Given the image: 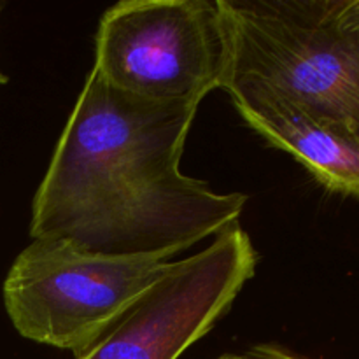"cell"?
<instances>
[{
    "label": "cell",
    "instance_id": "cell-3",
    "mask_svg": "<svg viewBox=\"0 0 359 359\" xmlns=\"http://www.w3.org/2000/svg\"><path fill=\"white\" fill-rule=\"evenodd\" d=\"M170 259L91 255L37 238L4 280V305L25 339L79 358L153 286Z\"/></svg>",
    "mask_w": 359,
    "mask_h": 359
},
{
    "label": "cell",
    "instance_id": "cell-5",
    "mask_svg": "<svg viewBox=\"0 0 359 359\" xmlns=\"http://www.w3.org/2000/svg\"><path fill=\"white\" fill-rule=\"evenodd\" d=\"M258 255L241 226L170 269L77 359H177L230 311Z\"/></svg>",
    "mask_w": 359,
    "mask_h": 359
},
{
    "label": "cell",
    "instance_id": "cell-6",
    "mask_svg": "<svg viewBox=\"0 0 359 359\" xmlns=\"http://www.w3.org/2000/svg\"><path fill=\"white\" fill-rule=\"evenodd\" d=\"M272 146L297 158L325 188L359 198V140L272 100H231Z\"/></svg>",
    "mask_w": 359,
    "mask_h": 359
},
{
    "label": "cell",
    "instance_id": "cell-8",
    "mask_svg": "<svg viewBox=\"0 0 359 359\" xmlns=\"http://www.w3.org/2000/svg\"><path fill=\"white\" fill-rule=\"evenodd\" d=\"M4 6H6V4H4V2H0V13H2ZM6 83H7V76H6V74L2 72V69H0V88H2L4 84H6Z\"/></svg>",
    "mask_w": 359,
    "mask_h": 359
},
{
    "label": "cell",
    "instance_id": "cell-1",
    "mask_svg": "<svg viewBox=\"0 0 359 359\" xmlns=\"http://www.w3.org/2000/svg\"><path fill=\"white\" fill-rule=\"evenodd\" d=\"M196 109L119 91L91 69L34 196L30 237L170 259L237 224L248 195L181 172Z\"/></svg>",
    "mask_w": 359,
    "mask_h": 359
},
{
    "label": "cell",
    "instance_id": "cell-7",
    "mask_svg": "<svg viewBox=\"0 0 359 359\" xmlns=\"http://www.w3.org/2000/svg\"><path fill=\"white\" fill-rule=\"evenodd\" d=\"M248 359H309L298 354L291 353L286 347L276 346V344H262V346H255L245 353Z\"/></svg>",
    "mask_w": 359,
    "mask_h": 359
},
{
    "label": "cell",
    "instance_id": "cell-4",
    "mask_svg": "<svg viewBox=\"0 0 359 359\" xmlns=\"http://www.w3.org/2000/svg\"><path fill=\"white\" fill-rule=\"evenodd\" d=\"M228 56L219 0H125L100 18L93 70L146 100L200 104L223 88Z\"/></svg>",
    "mask_w": 359,
    "mask_h": 359
},
{
    "label": "cell",
    "instance_id": "cell-2",
    "mask_svg": "<svg viewBox=\"0 0 359 359\" xmlns=\"http://www.w3.org/2000/svg\"><path fill=\"white\" fill-rule=\"evenodd\" d=\"M223 90L272 100L359 140V0H219Z\"/></svg>",
    "mask_w": 359,
    "mask_h": 359
},
{
    "label": "cell",
    "instance_id": "cell-9",
    "mask_svg": "<svg viewBox=\"0 0 359 359\" xmlns=\"http://www.w3.org/2000/svg\"><path fill=\"white\" fill-rule=\"evenodd\" d=\"M219 359H248V358H245V354H241V356H223Z\"/></svg>",
    "mask_w": 359,
    "mask_h": 359
}]
</instances>
